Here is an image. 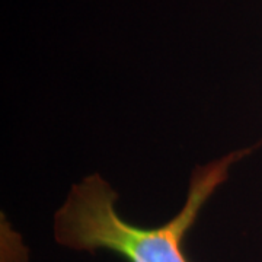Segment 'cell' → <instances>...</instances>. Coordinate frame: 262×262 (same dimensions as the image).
Here are the masks:
<instances>
[{
  "mask_svg": "<svg viewBox=\"0 0 262 262\" xmlns=\"http://www.w3.org/2000/svg\"><path fill=\"white\" fill-rule=\"evenodd\" d=\"M249 153L237 150L191 175L187 201L175 217L158 227L131 225L115 208L117 194L99 175H91L72 188L54 217V236L63 246L95 252L106 249L127 262H191L185 253V237L201 208L220 184L229 168Z\"/></svg>",
  "mask_w": 262,
  "mask_h": 262,
  "instance_id": "1",
  "label": "cell"
}]
</instances>
